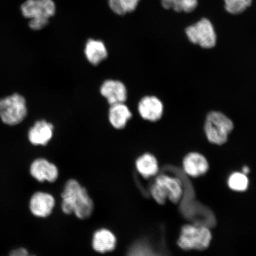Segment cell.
<instances>
[{"mask_svg":"<svg viewBox=\"0 0 256 256\" xmlns=\"http://www.w3.org/2000/svg\"><path fill=\"white\" fill-rule=\"evenodd\" d=\"M55 204V200L52 195L38 192L31 198L30 210L34 216L44 218L52 213Z\"/></svg>","mask_w":256,"mask_h":256,"instance_id":"cell-13","label":"cell"},{"mask_svg":"<svg viewBox=\"0 0 256 256\" xmlns=\"http://www.w3.org/2000/svg\"><path fill=\"white\" fill-rule=\"evenodd\" d=\"M99 90L110 106L126 103L128 98L126 86L119 80H105L102 83Z\"/></svg>","mask_w":256,"mask_h":256,"instance_id":"cell-8","label":"cell"},{"mask_svg":"<svg viewBox=\"0 0 256 256\" xmlns=\"http://www.w3.org/2000/svg\"><path fill=\"white\" fill-rule=\"evenodd\" d=\"M92 244L95 251L105 254L114 250L116 247V239L110 230L101 229L94 233Z\"/></svg>","mask_w":256,"mask_h":256,"instance_id":"cell-16","label":"cell"},{"mask_svg":"<svg viewBox=\"0 0 256 256\" xmlns=\"http://www.w3.org/2000/svg\"><path fill=\"white\" fill-rule=\"evenodd\" d=\"M127 256H159L151 246L146 242L140 241L134 243L129 249Z\"/></svg>","mask_w":256,"mask_h":256,"instance_id":"cell-20","label":"cell"},{"mask_svg":"<svg viewBox=\"0 0 256 256\" xmlns=\"http://www.w3.org/2000/svg\"><path fill=\"white\" fill-rule=\"evenodd\" d=\"M250 172V168L248 167V166H246L242 168V172L246 175H248Z\"/></svg>","mask_w":256,"mask_h":256,"instance_id":"cell-25","label":"cell"},{"mask_svg":"<svg viewBox=\"0 0 256 256\" xmlns=\"http://www.w3.org/2000/svg\"><path fill=\"white\" fill-rule=\"evenodd\" d=\"M225 8L230 14H238L252 5V0H224Z\"/></svg>","mask_w":256,"mask_h":256,"instance_id":"cell-21","label":"cell"},{"mask_svg":"<svg viewBox=\"0 0 256 256\" xmlns=\"http://www.w3.org/2000/svg\"><path fill=\"white\" fill-rule=\"evenodd\" d=\"M186 34L190 42L210 49L216 46V35L212 23L204 18L186 28Z\"/></svg>","mask_w":256,"mask_h":256,"instance_id":"cell-7","label":"cell"},{"mask_svg":"<svg viewBox=\"0 0 256 256\" xmlns=\"http://www.w3.org/2000/svg\"><path fill=\"white\" fill-rule=\"evenodd\" d=\"M54 126L44 120L37 121L28 133V140L34 146H46L52 139Z\"/></svg>","mask_w":256,"mask_h":256,"instance_id":"cell-12","label":"cell"},{"mask_svg":"<svg viewBox=\"0 0 256 256\" xmlns=\"http://www.w3.org/2000/svg\"><path fill=\"white\" fill-rule=\"evenodd\" d=\"M182 164L185 174L192 178L203 176L209 170L207 159L199 152L188 153L184 156Z\"/></svg>","mask_w":256,"mask_h":256,"instance_id":"cell-11","label":"cell"},{"mask_svg":"<svg viewBox=\"0 0 256 256\" xmlns=\"http://www.w3.org/2000/svg\"><path fill=\"white\" fill-rule=\"evenodd\" d=\"M138 112L144 120L155 122L162 116L164 106L160 98L155 96H146L138 104Z\"/></svg>","mask_w":256,"mask_h":256,"instance_id":"cell-9","label":"cell"},{"mask_svg":"<svg viewBox=\"0 0 256 256\" xmlns=\"http://www.w3.org/2000/svg\"><path fill=\"white\" fill-rule=\"evenodd\" d=\"M198 4V0H162V5L165 9H172L178 12H193Z\"/></svg>","mask_w":256,"mask_h":256,"instance_id":"cell-18","label":"cell"},{"mask_svg":"<svg viewBox=\"0 0 256 256\" xmlns=\"http://www.w3.org/2000/svg\"><path fill=\"white\" fill-rule=\"evenodd\" d=\"M62 196V210L66 214L74 213L78 218L86 220L94 212V202L87 190L74 179L66 182Z\"/></svg>","mask_w":256,"mask_h":256,"instance_id":"cell-1","label":"cell"},{"mask_svg":"<svg viewBox=\"0 0 256 256\" xmlns=\"http://www.w3.org/2000/svg\"><path fill=\"white\" fill-rule=\"evenodd\" d=\"M108 6L112 11L119 16H124L128 12L123 0H108Z\"/></svg>","mask_w":256,"mask_h":256,"instance_id":"cell-22","label":"cell"},{"mask_svg":"<svg viewBox=\"0 0 256 256\" xmlns=\"http://www.w3.org/2000/svg\"><path fill=\"white\" fill-rule=\"evenodd\" d=\"M27 112L26 102L20 94L0 99V118L5 124L12 126L20 124L26 116Z\"/></svg>","mask_w":256,"mask_h":256,"instance_id":"cell-6","label":"cell"},{"mask_svg":"<svg viewBox=\"0 0 256 256\" xmlns=\"http://www.w3.org/2000/svg\"><path fill=\"white\" fill-rule=\"evenodd\" d=\"M136 168L144 178H148L158 174L159 166L158 160L150 153H145L137 158Z\"/></svg>","mask_w":256,"mask_h":256,"instance_id":"cell-17","label":"cell"},{"mask_svg":"<svg viewBox=\"0 0 256 256\" xmlns=\"http://www.w3.org/2000/svg\"><path fill=\"white\" fill-rule=\"evenodd\" d=\"M233 128L232 120L222 112L212 111L208 114L204 130L210 143L216 145L225 144Z\"/></svg>","mask_w":256,"mask_h":256,"instance_id":"cell-5","label":"cell"},{"mask_svg":"<svg viewBox=\"0 0 256 256\" xmlns=\"http://www.w3.org/2000/svg\"><path fill=\"white\" fill-rule=\"evenodd\" d=\"M212 238V233L208 227L186 224L182 227L177 243L178 247L184 250H204L209 247Z\"/></svg>","mask_w":256,"mask_h":256,"instance_id":"cell-4","label":"cell"},{"mask_svg":"<svg viewBox=\"0 0 256 256\" xmlns=\"http://www.w3.org/2000/svg\"><path fill=\"white\" fill-rule=\"evenodd\" d=\"M248 185L249 179L248 175L242 172H234L228 178V187L233 191L244 192L248 190Z\"/></svg>","mask_w":256,"mask_h":256,"instance_id":"cell-19","label":"cell"},{"mask_svg":"<svg viewBox=\"0 0 256 256\" xmlns=\"http://www.w3.org/2000/svg\"><path fill=\"white\" fill-rule=\"evenodd\" d=\"M150 192L153 199L159 204H164L168 200L178 204L183 196L184 188L178 178L162 174L156 176Z\"/></svg>","mask_w":256,"mask_h":256,"instance_id":"cell-3","label":"cell"},{"mask_svg":"<svg viewBox=\"0 0 256 256\" xmlns=\"http://www.w3.org/2000/svg\"><path fill=\"white\" fill-rule=\"evenodd\" d=\"M30 174L38 181L52 182L58 177V170L53 163L44 158H38L32 162Z\"/></svg>","mask_w":256,"mask_h":256,"instance_id":"cell-10","label":"cell"},{"mask_svg":"<svg viewBox=\"0 0 256 256\" xmlns=\"http://www.w3.org/2000/svg\"><path fill=\"white\" fill-rule=\"evenodd\" d=\"M56 5L53 0H27L21 6L22 14L30 19L28 26L34 30H40L49 24L56 14Z\"/></svg>","mask_w":256,"mask_h":256,"instance_id":"cell-2","label":"cell"},{"mask_svg":"<svg viewBox=\"0 0 256 256\" xmlns=\"http://www.w3.org/2000/svg\"><path fill=\"white\" fill-rule=\"evenodd\" d=\"M108 115V122L117 130L124 129L132 118V112L126 103L110 105Z\"/></svg>","mask_w":256,"mask_h":256,"instance_id":"cell-15","label":"cell"},{"mask_svg":"<svg viewBox=\"0 0 256 256\" xmlns=\"http://www.w3.org/2000/svg\"><path fill=\"white\" fill-rule=\"evenodd\" d=\"M9 256H36L28 254L26 249L20 248L14 250L10 252Z\"/></svg>","mask_w":256,"mask_h":256,"instance_id":"cell-24","label":"cell"},{"mask_svg":"<svg viewBox=\"0 0 256 256\" xmlns=\"http://www.w3.org/2000/svg\"><path fill=\"white\" fill-rule=\"evenodd\" d=\"M86 60L92 66H98L108 58V53L103 41L89 39L86 42L84 50Z\"/></svg>","mask_w":256,"mask_h":256,"instance_id":"cell-14","label":"cell"},{"mask_svg":"<svg viewBox=\"0 0 256 256\" xmlns=\"http://www.w3.org/2000/svg\"><path fill=\"white\" fill-rule=\"evenodd\" d=\"M128 12L135 11L140 0H123Z\"/></svg>","mask_w":256,"mask_h":256,"instance_id":"cell-23","label":"cell"}]
</instances>
